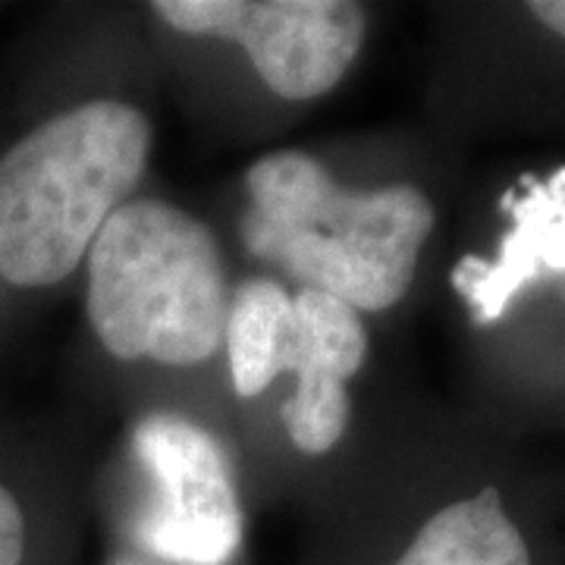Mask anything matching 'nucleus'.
Instances as JSON below:
<instances>
[{
  "mask_svg": "<svg viewBox=\"0 0 565 565\" xmlns=\"http://www.w3.org/2000/svg\"><path fill=\"white\" fill-rule=\"evenodd\" d=\"M245 189V248L282 267L302 289L355 311H384L408 292L434 230V204L418 189H345L302 151L255 161Z\"/></svg>",
  "mask_w": 565,
  "mask_h": 565,
  "instance_id": "nucleus-1",
  "label": "nucleus"
},
{
  "mask_svg": "<svg viewBox=\"0 0 565 565\" xmlns=\"http://www.w3.org/2000/svg\"><path fill=\"white\" fill-rule=\"evenodd\" d=\"M145 114L92 102L41 122L0 158V274L13 286L66 280L139 185Z\"/></svg>",
  "mask_w": 565,
  "mask_h": 565,
  "instance_id": "nucleus-2",
  "label": "nucleus"
},
{
  "mask_svg": "<svg viewBox=\"0 0 565 565\" xmlns=\"http://www.w3.org/2000/svg\"><path fill=\"white\" fill-rule=\"evenodd\" d=\"M226 311L217 239L173 204L126 202L88 248V318L117 359L204 362L223 345Z\"/></svg>",
  "mask_w": 565,
  "mask_h": 565,
  "instance_id": "nucleus-3",
  "label": "nucleus"
},
{
  "mask_svg": "<svg viewBox=\"0 0 565 565\" xmlns=\"http://www.w3.org/2000/svg\"><path fill=\"white\" fill-rule=\"evenodd\" d=\"M223 345L239 396H258L274 377L296 374V393L282 403L289 440L323 456L349 427V381L362 371L367 333L362 315L340 299L280 282L245 280L226 311Z\"/></svg>",
  "mask_w": 565,
  "mask_h": 565,
  "instance_id": "nucleus-4",
  "label": "nucleus"
},
{
  "mask_svg": "<svg viewBox=\"0 0 565 565\" xmlns=\"http://www.w3.org/2000/svg\"><path fill=\"white\" fill-rule=\"evenodd\" d=\"M136 462L151 481L132 534L173 565H226L243 544V509L221 440L180 415H148L132 430Z\"/></svg>",
  "mask_w": 565,
  "mask_h": 565,
  "instance_id": "nucleus-5",
  "label": "nucleus"
},
{
  "mask_svg": "<svg viewBox=\"0 0 565 565\" xmlns=\"http://www.w3.org/2000/svg\"><path fill=\"white\" fill-rule=\"evenodd\" d=\"M154 13L185 35L236 41L289 102L337 88L364 41V10L345 0H161Z\"/></svg>",
  "mask_w": 565,
  "mask_h": 565,
  "instance_id": "nucleus-6",
  "label": "nucleus"
},
{
  "mask_svg": "<svg viewBox=\"0 0 565 565\" xmlns=\"http://www.w3.org/2000/svg\"><path fill=\"white\" fill-rule=\"evenodd\" d=\"M503 211L512 230L503 236L493 262L462 258L452 270V286L471 305L481 323L503 318L531 280L565 274V167L550 180L522 177V192H505Z\"/></svg>",
  "mask_w": 565,
  "mask_h": 565,
  "instance_id": "nucleus-7",
  "label": "nucleus"
},
{
  "mask_svg": "<svg viewBox=\"0 0 565 565\" xmlns=\"http://www.w3.org/2000/svg\"><path fill=\"white\" fill-rule=\"evenodd\" d=\"M396 565H531V553L500 490L484 487L430 515Z\"/></svg>",
  "mask_w": 565,
  "mask_h": 565,
  "instance_id": "nucleus-8",
  "label": "nucleus"
},
{
  "mask_svg": "<svg viewBox=\"0 0 565 565\" xmlns=\"http://www.w3.org/2000/svg\"><path fill=\"white\" fill-rule=\"evenodd\" d=\"M25 522L17 497L0 484V565H22Z\"/></svg>",
  "mask_w": 565,
  "mask_h": 565,
  "instance_id": "nucleus-9",
  "label": "nucleus"
},
{
  "mask_svg": "<svg viewBox=\"0 0 565 565\" xmlns=\"http://www.w3.org/2000/svg\"><path fill=\"white\" fill-rule=\"evenodd\" d=\"M531 13L544 22L550 32L565 39V0H537V3H531Z\"/></svg>",
  "mask_w": 565,
  "mask_h": 565,
  "instance_id": "nucleus-10",
  "label": "nucleus"
},
{
  "mask_svg": "<svg viewBox=\"0 0 565 565\" xmlns=\"http://www.w3.org/2000/svg\"><path fill=\"white\" fill-rule=\"evenodd\" d=\"M117 565H136V563H117Z\"/></svg>",
  "mask_w": 565,
  "mask_h": 565,
  "instance_id": "nucleus-11",
  "label": "nucleus"
}]
</instances>
